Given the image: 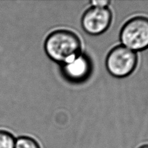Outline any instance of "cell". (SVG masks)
<instances>
[{"mask_svg":"<svg viewBox=\"0 0 148 148\" xmlns=\"http://www.w3.org/2000/svg\"><path fill=\"white\" fill-rule=\"evenodd\" d=\"M14 136L9 132L0 130V148H15Z\"/></svg>","mask_w":148,"mask_h":148,"instance_id":"52a82bcc","label":"cell"},{"mask_svg":"<svg viewBox=\"0 0 148 148\" xmlns=\"http://www.w3.org/2000/svg\"><path fill=\"white\" fill-rule=\"evenodd\" d=\"M44 48L50 59L62 65L81 53L82 43L78 36L73 31L58 29L46 37Z\"/></svg>","mask_w":148,"mask_h":148,"instance_id":"6da1fadb","label":"cell"},{"mask_svg":"<svg viewBox=\"0 0 148 148\" xmlns=\"http://www.w3.org/2000/svg\"><path fill=\"white\" fill-rule=\"evenodd\" d=\"M140 148H148V145H144V146L140 147Z\"/></svg>","mask_w":148,"mask_h":148,"instance_id":"9c48e42d","label":"cell"},{"mask_svg":"<svg viewBox=\"0 0 148 148\" xmlns=\"http://www.w3.org/2000/svg\"><path fill=\"white\" fill-rule=\"evenodd\" d=\"M15 148H41L33 138L29 136H20L15 141Z\"/></svg>","mask_w":148,"mask_h":148,"instance_id":"8992f818","label":"cell"},{"mask_svg":"<svg viewBox=\"0 0 148 148\" xmlns=\"http://www.w3.org/2000/svg\"><path fill=\"white\" fill-rule=\"evenodd\" d=\"M89 3L91 7L104 8L108 7L111 1H107V0H93V1H90Z\"/></svg>","mask_w":148,"mask_h":148,"instance_id":"ba28073f","label":"cell"},{"mask_svg":"<svg viewBox=\"0 0 148 148\" xmlns=\"http://www.w3.org/2000/svg\"><path fill=\"white\" fill-rule=\"evenodd\" d=\"M138 64L136 52L122 45L110 50L106 59V68L111 75L116 78H124L135 70Z\"/></svg>","mask_w":148,"mask_h":148,"instance_id":"3957f363","label":"cell"},{"mask_svg":"<svg viewBox=\"0 0 148 148\" xmlns=\"http://www.w3.org/2000/svg\"><path fill=\"white\" fill-rule=\"evenodd\" d=\"M122 46L134 52L148 48V18L138 16L123 25L120 33Z\"/></svg>","mask_w":148,"mask_h":148,"instance_id":"7a4b0ae2","label":"cell"},{"mask_svg":"<svg viewBox=\"0 0 148 148\" xmlns=\"http://www.w3.org/2000/svg\"><path fill=\"white\" fill-rule=\"evenodd\" d=\"M112 20V13L108 7H91L83 14L81 25L86 33L97 36L104 33L109 28Z\"/></svg>","mask_w":148,"mask_h":148,"instance_id":"277c9868","label":"cell"},{"mask_svg":"<svg viewBox=\"0 0 148 148\" xmlns=\"http://www.w3.org/2000/svg\"><path fill=\"white\" fill-rule=\"evenodd\" d=\"M93 70L92 62L88 55L81 53L69 62L61 65L63 77L73 83H81L89 78Z\"/></svg>","mask_w":148,"mask_h":148,"instance_id":"5b68a950","label":"cell"}]
</instances>
